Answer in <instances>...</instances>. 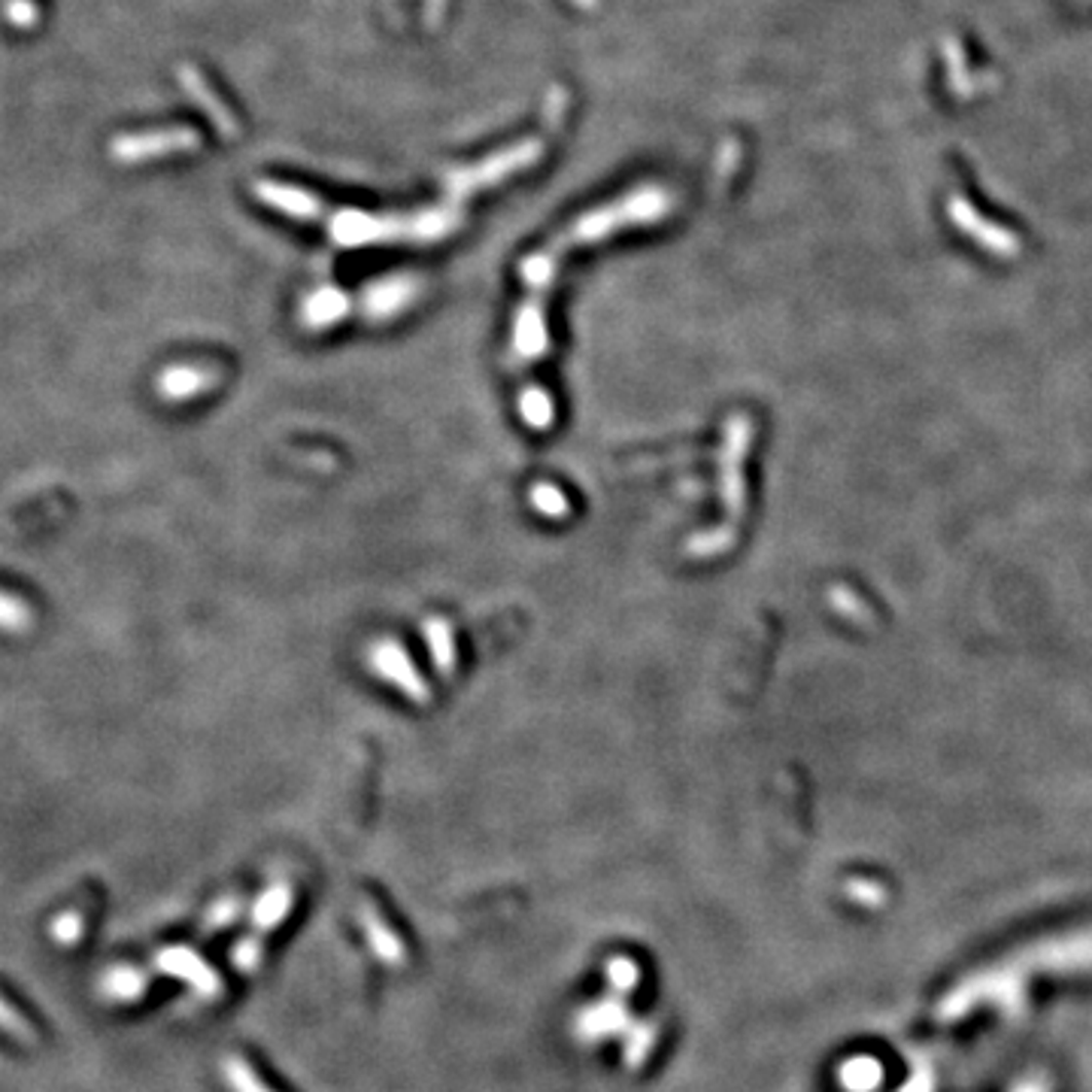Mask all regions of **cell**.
<instances>
[{
	"mask_svg": "<svg viewBox=\"0 0 1092 1092\" xmlns=\"http://www.w3.org/2000/svg\"><path fill=\"white\" fill-rule=\"evenodd\" d=\"M197 143H200V137H197L192 128L137 130V134L116 137V140H113V146H110V155H113L116 161L134 164V161L161 158V155H171V152L194 149Z\"/></svg>",
	"mask_w": 1092,
	"mask_h": 1092,
	"instance_id": "obj_1",
	"label": "cell"
},
{
	"mask_svg": "<svg viewBox=\"0 0 1092 1092\" xmlns=\"http://www.w3.org/2000/svg\"><path fill=\"white\" fill-rule=\"evenodd\" d=\"M155 965H158V971L174 974V977H180V980L192 983L194 989H197V992H203V995H213V992L219 989L216 974H213L206 965L200 963L194 953H189L186 947H167V950H161V953L155 956Z\"/></svg>",
	"mask_w": 1092,
	"mask_h": 1092,
	"instance_id": "obj_2",
	"label": "cell"
},
{
	"mask_svg": "<svg viewBox=\"0 0 1092 1092\" xmlns=\"http://www.w3.org/2000/svg\"><path fill=\"white\" fill-rule=\"evenodd\" d=\"M146 989L149 977L137 968H110L98 983V992L107 1002H137Z\"/></svg>",
	"mask_w": 1092,
	"mask_h": 1092,
	"instance_id": "obj_3",
	"label": "cell"
},
{
	"mask_svg": "<svg viewBox=\"0 0 1092 1092\" xmlns=\"http://www.w3.org/2000/svg\"><path fill=\"white\" fill-rule=\"evenodd\" d=\"M180 79H183V85L189 88V95H192L194 101H197V104H200V107H203L213 119H216V125H222L225 130H231V116H228V113H225V107L213 98V91L206 88V82L200 79V73L192 70V67H186Z\"/></svg>",
	"mask_w": 1092,
	"mask_h": 1092,
	"instance_id": "obj_4",
	"label": "cell"
},
{
	"mask_svg": "<svg viewBox=\"0 0 1092 1092\" xmlns=\"http://www.w3.org/2000/svg\"><path fill=\"white\" fill-rule=\"evenodd\" d=\"M0 1031H6L9 1038H15V1041L25 1044V1047L37 1044V1028H34V1023H31L25 1014H18L6 999H0Z\"/></svg>",
	"mask_w": 1092,
	"mask_h": 1092,
	"instance_id": "obj_5",
	"label": "cell"
},
{
	"mask_svg": "<svg viewBox=\"0 0 1092 1092\" xmlns=\"http://www.w3.org/2000/svg\"><path fill=\"white\" fill-rule=\"evenodd\" d=\"M82 926H85V922H82V913H79V910H65L62 916H55V922H52L49 935H52V941H55V944L70 947V944H76V941H79Z\"/></svg>",
	"mask_w": 1092,
	"mask_h": 1092,
	"instance_id": "obj_6",
	"label": "cell"
},
{
	"mask_svg": "<svg viewBox=\"0 0 1092 1092\" xmlns=\"http://www.w3.org/2000/svg\"><path fill=\"white\" fill-rule=\"evenodd\" d=\"M6 18L15 25V28H31L37 18H40V6L34 0H12L6 6Z\"/></svg>",
	"mask_w": 1092,
	"mask_h": 1092,
	"instance_id": "obj_7",
	"label": "cell"
}]
</instances>
